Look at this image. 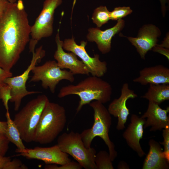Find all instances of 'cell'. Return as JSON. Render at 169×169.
Listing matches in <instances>:
<instances>
[{
    "mask_svg": "<svg viewBox=\"0 0 169 169\" xmlns=\"http://www.w3.org/2000/svg\"><path fill=\"white\" fill-rule=\"evenodd\" d=\"M31 27L23 1L9 3L0 19V67L8 72L30 41Z\"/></svg>",
    "mask_w": 169,
    "mask_h": 169,
    "instance_id": "6da1fadb",
    "label": "cell"
},
{
    "mask_svg": "<svg viewBox=\"0 0 169 169\" xmlns=\"http://www.w3.org/2000/svg\"><path fill=\"white\" fill-rule=\"evenodd\" d=\"M112 94L111 85L100 77L91 75L76 84H69L62 87L58 95L59 98L70 95H78L80 100L77 107L78 113L83 107L93 100L104 104L111 99Z\"/></svg>",
    "mask_w": 169,
    "mask_h": 169,
    "instance_id": "7a4b0ae2",
    "label": "cell"
},
{
    "mask_svg": "<svg viewBox=\"0 0 169 169\" xmlns=\"http://www.w3.org/2000/svg\"><path fill=\"white\" fill-rule=\"evenodd\" d=\"M66 121L64 108L49 101L42 114L35 130L33 141L42 144L51 143L63 131Z\"/></svg>",
    "mask_w": 169,
    "mask_h": 169,
    "instance_id": "3957f363",
    "label": "cell"
},
{
    "mask_svg": "<svg viewBox=\"0 0 169 169\" xmlns=\"http://www.w3.org/2000/svg\"><path fill=\"white\" fill-rule=\"evenodd\" d=\"M89 105L94 111V122L91 128L84 130L80 133L81 139L85 147L89 148L95 137L101 138L107 146L113 161L117 156V152L109 136L112 124L111 115L104 104L100 101H92Z\"/></svg>",
    "mask_w": 169,
    "mask_h": 169,
    "instance_id": "277c9868",
    "label": "cell"
},
{
    "mask_svg": "<svg viewBox=\"0 0 169 169\" xmlns=\"http://www.w3.org/2000/svg\"><path fill=\"white\" fill-rule=\"evenodd\" d=\"M49 101L45 95H38L29 101L14 116L13 121L22 140L28 143L33 141L35 130L43 110Z\"/></svg>",
    "mask_w": 169,
    "mask_h": 169,
    "instance_id": "5b68a950",
    "label": "cell"
},
{
    "mask_svg": "<svg viewBox=\"0 0 169 169\" xmlns=\"http://www.w3.org/2000/svg\"><path fill=\"white\" fill-rule=\"evenodd\" d=\"M63 152L71 156L85 169H97L95 162L96 151L91 147L86 148L80 134L71 131L59 136L57 144Z\"/></svg>",
    "mask_w": 169,
    "mask_h": 169,
    "instance_id": "8992f818",
    "label": "cell"
},
{
    "mask_svg": "<svg viewBox=\"0 0 169 169\" xmlns=\"http://www.w3.org/2000/svg\"><path fill=\"white\" fill-rule=\"evenodd\" d=\"M32 72L33 75L29 82L41 81L42 87L49 88L52 93H55L56 86L61 80H66L70 82L75 80L74 75L70 71L60 69L54 60L47 61L41 65H36Z\"/></svg>",
    "mask_w": 169,
    "mask_h": 169,
    "instance_id": "52a82bcc",
    "label": "cell"
},
{
    "mask_svg": "<svg viewBox=\"0 0 169 169\" xmlns=\"http://www.w3.org/2000/svg\"><path fill=\"white\" fill-rule=\"evenodd\" d=\"M31 52L33 54L32 58L27 69L20 75L8 77L4 81L11 88L12 98L10 101L14 103L15 111L18 110L22 100L24 97L28 95L41 93L38 91L28 90L26 84L30 72L39 60L44 56L45 52L42 46L37 48L35 51L34 50Z\"/></svg>",
    "mask_w": 169,
    "mask_h": 169,
    "instance_id": "ba28073f",
    "label": "cell"
},
{
    "mask_svg": "<svg viewBox=\"0 0 169 169\" xmlns=\"http://www.w3.org/2000/svg\"><path fill=\"white\" fill-rule=\"evenodd\" d=\"M62 2V0H45L44 2L42 10L31 27L30 35L32 38L29 41L30 51L34 49L38 42L41 39L52 35L55 10Z\"/></svg>",
    "mask_w": 169,
    "mask_h": 169,
    "instance_id": "9c48e42d",
    "label": "cell"
},
{
    "mask_svg": "<svg viewBox=\"0 0 169 169\" xmlns=\"http://www.w3.org/2000/svg\"><path fill=\"white\" fill-rule=\"evenodd\" d=\"M86 42L82 41L80 45L77 44L73 38L65 39L63 43L64 49L74 53L79 57L87 67L92 75L101 77L107 72V64L100 59L98 54L90 57L85 50Z\"/></svg>",
    "mask_w": 169,
    "mask_h": 169,
    "instance_id": "30bf717a",
    "label": "cell"
},
{
    "mask_svg": "<svg viewBox=\"0 0 169 169\" xmlns=\"http://www.w3.org/2000/svg\"><path fill=\"white\" fill-rule=\"evenodd\" d=\"M21 156L29 159H35L43 161L47 164L59 165L66 164L71 160L68 154L61 150L57 145L49 147H36L33 148H26L22 150H16Z\"/></svg>",
    "mask_w": 169,
    "mask_h": 169,
    "instance_id": "8fae6325",
    "label": "cell"
},
{
    "mask_svg": "<svg viewBox=\"0 0 169 169\" xmlns=\"http://www.w3.org/2000/svg\"><path fill=\"white\" fill-rule=\"evenodd\" d=\"M161 34L158 27L149 24L144 25L140 29L136 37H125L136 48L141 58L145 59L147 52L157 44Z\"/></svg>",
    "mask_w": 169,
    "mask_h": 169,
    "instance_id": "7c38bea8",
    "label": "cell"
},
{
    "mask_svg": "<svg viewBox=\"0 0 169 169\" xmlns=\"http://www.w3.org/2000/svg\"><path fill=\"white\" fill-rule=\"evenodd\" d=\"M57 49L54 58L57 61L59 67L62 69H67L74 74H80L88 75L89 71L85 64L79 60L77 56L72 52L66 53L63 49V41L60 39L59 30L55 37Z\"/></svg>",
    "mask_w": 169,
    "mask_h": 169,
    "instance_id": "4fadbf2b",
    "label": "cell"
},
{
    "mask_svg": "<svg viewBox=\"0 0 169 169\" xmlns=\"http://www.w3.org/2000/svg\"><path fill=\"white\" fill-rule=\"evenodd\" d=\"M137 97L134 91L130 89L128 83L123 84L121 90L120 97L114 99L109 104L108 110L110 114L118 118L116 129L121 130L124 129L129 110L126 105L127 101L130 99Z\"/></svg>",
    "mask_w": 169,
    "mask_h": 169,
    "instance_id": "5bb4252c",
    "label": "cell"
},
{
    "mask_svg": "<svg viewBox=\"0 0 169 169\" xmlns=\"http://www.w3.org/2000/svg\"><path fill=\"white\" fill-rule=\"evenodd\" d=\"M125 26V21L121 19L117 21L114 26L104 31L101 30L98 28H90L86 37L87 40L95 42L101 53L106 54L111 50L112 38L121 31Z\"/></svg>",
    "mask_w": 169,
    "mask_h": 169,
    "instance_id": "9a60e30c",
    "label": "cell"
},
{
    "mask_svg": "<svg viewBox=\"0 0 169 169\" xmlns=\"http://www.w3.org/2000/svg\"><path fill=\"white\" fill-rule=\"evenodd\" d=\"M145 120V118L136 114H132L130 118L131 122L122 135L128 145L140 157L146 154L140 142L143 136Z\"/></svg>",
    "mask_w": 169,
    "mask_h": 169,
    "instance_id": "2e32d148",
    "label": "cell"
},
{
    "mask_svg": "<svg viewBox=\"0 0 169 169\" xmlns=\"http://www.w3.org/2000/svg\"><path fill=\"white\" fill-rule=\"evenodd\" d=\"M169 112V107L163 109L159 105L149 102L147 110L141 117L146 118L144 128L151 126L150 131H155L169 127V117L167 115Z\"/></svg>",
    "mask_w": 169,
    "mask_h": 169,
    "instance_id": "e0dca14e",
    "label": "cell"
},
{
    "mask_svg": "<svg viewBox=\"0 0 169 169\" xmlns=\"http://www.w3.org/2000/svg\"><path fill=\"white\" fill-rule=\"evenodd\" d=\"M133 81L143 85L169 84V69L162 65L146 67L141 70Z\"/></svg>",
    "mask_w": 169,
    "mask_h": 169,
    "instance_id": "ac0fdd59",
    "label": "cell"
},
{
    "mask_svg": "<svg viewBox=\"0 0 169 169\" xmlns=\"http://www.w3.org/2000/svg\"><path fill=\"white\" fill-rule=\"evenodd\" d=\"M148 144L149 151L144 160L142 169H169V161L165 157L160 143L151 139Z\"/></svg>",
    "mask_w": 169,
    "mask_h": 169,
    "instance_id": "d6986e66",
    "label": "cell"
},
{
    "mask_svg": "<svg viewBox=\"0 0 169 169\" xmlns=\"http://www.w3.org/2000/svg\"><path fill=\"white\" fill-rule=\"evenodd\" d=\"M147 92L141 98L149 102L159 105L163 101L169 100V84H149Z\"/></svg>",
    "mask_w": 169,
    "mask_h": 169,
    "instance_id": "ffe728a7",
    "label": "cell"
},
{
    "mask_svg": "<svg viewBox=\"0 0 169 169\" xmlns=\"http://www.w3.org/2000/svg\"><path fill=\"white\" fill-rule=\"evenodd\" d=\"M6 117L7 125L5 133L6 137L10 142H11L17 147L16 150H23L26 147L23 143L17 127L10 117L9 111L6 112Z\"/></svg>",
    "mask_w": 169,
    "mask_h": 169,
    "instance_id": "44dd1931",
    "label": "cell"
},
{
    "mask_svg": "<svg viewBox=\"0 0 169 169\" xmlns=\"http://www.w3.org/2000/svg\"><path fill=\"white\" fill-rule=\"evenodd\" d=\"M92 19L97 28H100L110 19V12L105 6H100L94 10Z\"/></svg>",
    "mask_w": 169,
    "mask_h": 169,
    "instance_id": "7402d4cb",
    "label": "cell"
},
{
    "mask_svg": "<svg viewBox=\"0 0 169 169\" xmlns=\"http://www.w3.org/2000/svg\"><path fill=\"white\" fill-rule=\"evenodd\" d=\"M112 161L109 153L100 151L96 154L95 162L97 169H113Z\"/></svg>",
    "mask_w": 169,
    "mask_h": 169,
    "instance_id": "603a6c76",
    "label": "cell"
},
{
    "mask_svg": "<svg viewBox=\"0 0 169 169\" xmlns=\"http://www.w3.org/2000/svg\"><path fill=\"white\" fill-rule=\"evenodd\" d=\"M133 11L130 7H118L110 12V19L118 20L131 14Z\"/></svg>",
    "mask_w": 169,
    "mask_h": 169,
    "instance_id": "cb8c5ba5",
    "label": "cell"
},
{
    "mask_svg": "<svg viewBox=\"0 0 169 169\" xmlns=\"http://www.w3.org/2000/svg\"><path fill=\"white\" fill-rule=\"evenodd\" d=\"M12 98L11 89L9 85L5 84L0 86V99L2 100L6 112H8V103Z\"/></svg>",
    "mask_w": 169,
    "mask_h": 169,
    "instance_id": "d4e9b609",
    "label": "cell"
},
{
    "mask_svg": "<svg viewBox=\"0 0 169 169\" xmlns=\"http://www.w3.org/2000/svg\"><path fill=\"white\" fill-rule=\"evenodd\" d=\"M82 166L78 162L73 161L59 166L55 164H48L45 166V169H81Z\"/></svg>",
    "mask_w": 169,
    "mask_h": 169,
    "instance_id": "484cf974",
    "label": "cell"
},
{
    "mask_svg": "<svg viewBox=\"0 0 169 169\" xmlns=\"http://www.w3.org/2000/svg\"><path fill=\"white\" fill-rule=\"evenodd\" d=\"M162 136L163 141L159 143L163 146L164 149L163 153L164 156L169 161V127L163 129Z\"/></svg>",
    "mask_w": 169,
    "mask_h": 169,
    "instance_id": "4316f807",
    "label": "cell"
},
{
    "mask_svg": "<svg viewBox=\"0 0 169 169\" xmlns=\"http://www.w3.org/2000/svg\"><path fill=\"white\" fill-rule=\"evenodd\" d=\"M10 141L5 134L0 131V156H5L9 147Z\"/></svg>",
    "mask_w": 169,
    "mask_h": 169,
    "instance_id": "83f0119b",
    "label": "cell"
},
{
    "mask_svg": "<svg viewBox=\"0 0 169 169\" xmlns=\"http://www.w3.org/2000/svg\"><path fill=\"white\" fill-rule=\"evenodd\" d=\"M28 167L18 159L11 160L6 166L5 169H26Z\"/></svg>",
    "mask_w": 169,
    "mask_h": 169,
    "instance_id": "f1b7e54d",
    "label": "cell"
},
{
    "mask_svg": "<svg viewBox=\"0 0 169 169\" xmlns=\"http://www.w3.org/2000/svg\"><path fill=\"white\" fill-rule=\"evenodd\" d=\"M153 51L158 53L165 56L169 60V49L156 45L151 49Z\"/></svg>",
    "mask_w": 169,
    "mask_h": 169,
    "instance_id": "f546056e",
    "label": "cell"
},
{
    "mask_svg": "<svg viewBox=\"0 0 169 169\" xmlns=\"http://www.w3.org/2000/svg\"><path fill=\"white\" fill-rule=\"evenodd\" d=\"M12 76L11 71H7L0 67V86L5 84L4 81L6 78Z\"/></svg>",
    "mask_w": 169,
    "mask_h": 169,
    "instance_id": "4dcf8cb0",
    "label": "cell"
},
{
    "mask_svg": "<svg viewBox=\"0 0 169 169\" xmlns=\"http://www.w3.org/2000/svg\"><path fill=\"white\" fill-rule=\"evenodd\" d=\"M9 3L6 0H0V19L5 12Z\"/></svg>",
    "mask_w": 169,
    "mask_h": 169,
    "instance_id": "1f68e13d",
    "label": "cell"
},
{
    "mask_svg": "<svg viewBox=\"0 0 169 169\" xmlns=\"http://www.w3.org/2000/svg\"><path fill=\"white\" fill-rule=\"evenodd\" d=\"M11 160L9 157L0 156V169H5L6 166Z\"/></svg>",
    "mask_w": 169,
    "mask_h": 169,
    "instance_id": "d6a6232c",
    "label": "cell"
},
{
    "mask_svg": "<svg viewBox=\"0 0 169 169\" xmlns=\"http://www.w3.org/2000/svg\"><path fill=\"white\" fill-rule=\"evenodd\" d=\"M158 46L169 49V36L168 33L161 44H157Z\"/></svg>",
    "mask_w": 169,
    "mask_h": 169,
    "instance_id": "836d02e7",
    "label": "cell"
},
{
    "mask_svg": "<svg viewBox=\"0 0 169 169\" xmlns=\"http://www.w3.org/2000/svg\"><path fill=\"white\" fill-rule=\"evenodd\" d=\"M160 1L161 12L163 16H164L166 10V4L167 2V0H159Z\"/></svg>",
    "mask_w": 169,
    "mask_h": 169,
    "instance_id": "e575fe53",
    "label": "cell"
},
{
    "mask_svg": "<svg viewBox=\"0 0 169 169\" xmlns=\"http://www.w3.org/2000/svg\"><path fill=\"white\" fill-rule=\"evenodd\" d=\"M7 125L6 121H0V131L5 134L7 128Z\"/></svg>",
    "mask_w": 169,
    "mask_h": 169,
    "instance_id": "d590c367",
    "label": "cell"
},
{
    "mask_svg": "<svg viewBox=\"0 0 169 169\" xmlns=\"http://www.w3.org/2000/svg\"><path fill=\"white\" fill-rule=\"evenodd\" d=\"M118 169H129L128 164L124 161H121L118 164L117 166Z\"/></svg>",
    "mask_w": 169,
    "mask_h": 169,
    "instance_id": "8d00e7d4",
    "label": "cell"
},
{
    "mask_svg": "<svg viewBox=\"0 0 169 169\" xmlns=\"http://www.w3.org/2000/svg\"><path fill=\"white\" fill-rule=\"evenodd\" d=\"M10 3H14L16 2V0H6Z\"/></svg>",
    "mask_w": 169,
    "mask_h": 169,
    "instance_id": "74e56055",
    "label": "cell"
}]
</instances>
